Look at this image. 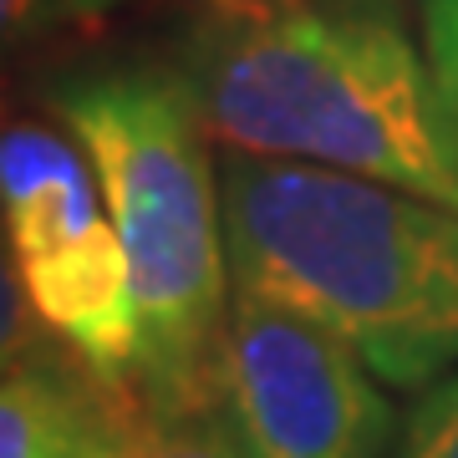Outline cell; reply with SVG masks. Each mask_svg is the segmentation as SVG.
I'll use <instances>...</instances> for the list:
<instances>
[{"label":"cell","instance_id":"obj_5","mask_svg":"<svg viewBox=\"0 0 458 458\" xmlns=\"http://www.w3.org/2000/svg\"><path fill=\"white\" fill-rule=\"evenodd\" d=\"M214 408L245 458H382L393 403L352 346L270 295L234 291Z\"/></svg>","mask_w":458,"mask_h":458},{"label":"cell","instance_id":"obj_12","mask_svg":"<svg viewBox=\"0 0 458 458\" xmlns=\"http://www.w3.org/2000/svg\"><path fill=\"white\" fill-rule=\"evenodd\" d=\"M51 5H56V21H102L107 16V11H117V5H123V0H51Z\"/></svg>","mask_w":458,"mask_h":458},{"label":"cell","instance_id":"obj_10","mask_svg":"<svg viewBox=\"0 0 458 458\" xmlns=\"http://www.w3.org/2000/svg\"><path fill=\"white\" fill-rule=\"evenodd\" d=\"M0 16H5V36L26 41V36L56 26V5L51 0H0Z\"/></svg>","mask_w":458,"mask_h":458},{"label":"cell","instance_id":"obj_6","mask_svg":"<svg viewBox=\"0 0 458 458\" xmlns=\"http://www.w3.org/2000/svg\"><path fill=\"white\" fill-rule=\"evenodd\" d=\"M128 393L102 377H66L62 367L11 361L0 387V458H66L92 433L123 418Z\"/></svg>","mask_w":458,"mask_h":458},{"label":"cell","instance_id":"obj_4","mask_svg":"<svg viewBox=\"0 0 458 458\" xmlns=\"http://www.w3.org/2000/svg\"><path fill=\"white\" fill-rule=\"evenodd\" d=\"M0 204L21 301L92 377L132 393L138 301L98 168L72 132L11 123L0 138Z\"/></svg>","mask_w":458,"mask_h":458},{"label":"cell","instance_id":"obj_8","mask_svg":"<svg viewBox=\"0 0 458 458\" xmlns=\"http://www.w3.org/2000/svg\"><path fill=\"white\" fill-rule=\"evenodd\" d=\"M397 458H458V367L412 403Z\"/></svg>","mask_w":458,"mask_h":458},{"label":"cell","instance_id":"obj_11","mask_svg":"<svg viewBox=\"0 0 458 458\" xmlns=\"http://www.w3.org/2000/svg\"><path fill=\"white\" fill-rule=\"evenodd\" d=\"M66 458H128V403H123V418H117V423L92 433L77 454H66Z\"/></svg>","mask_w":458,"mask_h":458},{"label":"cell","instance_id":"obj_9","mask_svg":"<svg viewBox=\"0 0 458 458\" xmlns=\"http://www.w3.org/2000/svg\"><path fill=\"white\" fill-rule=\"evenodd\" d=\"M423 51L438 77L443 107L458 132V0H428L423 5Z\"/></svg>","mask_w":458,"mask_h":458},{"label":"cell","instance_id":"obj_7","mask_svg":"<svg viewBox=\"0 0 458 458\" xmlns=\"http://www.w3.org/2000/svg\"><path fill=\"white\" fill-rule=\"evenodd\" d=\"M128 458H245L214 403H148L128 393Z\"/></svg>","mask_w":458,"mask_h":458},{"label":"cell","instance_id":"obj_1","mask_svg":"<svg viewBox=\"0 0 458 458\" xmlns=\"http://www.w3.org/2000/svg\"><path fill=\"white\" fill-rule=\"evenodd\" d=\"M183 82L225 153L342 168L458 209L428 51L372 0H199Z\"/></svg>","mask_w":458,"mask_h":458},{"label":"cell","instance_id":"obj_3","mask_svg":"<svg viewBox=\"0 0 458 458\" xmlns=\"http://www.w3.org/2000/svg\"><path fill=\"white\" fill-rule=\"evenodd\" d=\"M62 128L98 168L138 301V377L148 403H214V357L234 301L225 183L209 123L183 72L123 66L51 92Z\"/></svg>","mask_w":458,"mask_h":458},{"label":"cell","instance_id":"obj_2","mask_svg":"<svg viewBox=\"0 0 458 458\" xmlns=\"http://www.w3.org/2000/svg\"><path fill=\"white\" fill-rule=\"evenodd\" d=\"M234 291L336 331L382 387L458 367V209L342 168L219 158Z\"/></svg>","mask_w":458,"mask_h":458}]
</instances>
